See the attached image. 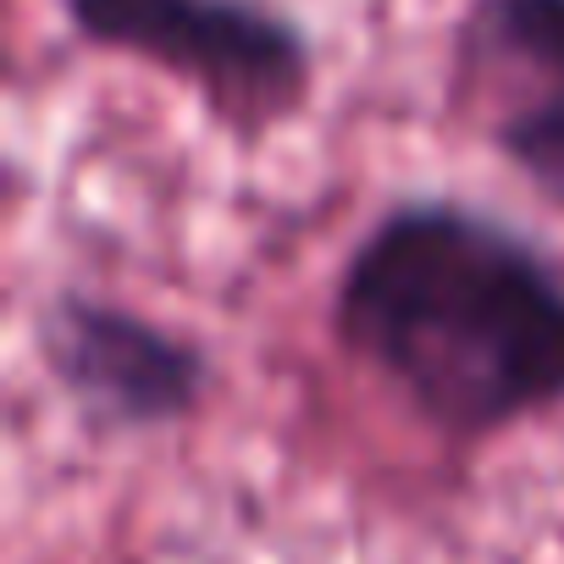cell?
<instances>
[{"instance_id": "3", "label": "cell", "mask_w": 564, "mask_h": 564, "mask_svg": "<svg viewBox=\"0 0 564 564\" xmlns=\"http://www.w3.org/2000/svg\"><path fill=\"white\" fill-rule=\"evenodd\" d=\"M34 355L62 404L100 437L183 426L216 393V355L199 333L78 282L40 300Z\"/></svg>"}, {"instance_id": "4", "label": "cell", "mask_w": 564, "mask_h": 564, "mask_svg": "<svg viewBox=\"0 0 564 564\" xmlns=\"http://www.w3.org/2000/svg\"><path fill=\"white\" fill-rule=\"evenodd\" d=\"M564 73V0H465L448 45L459 95H514Z\"/></svg>"}, {"instance_id": "2", "label": "cell", "mask_w": 564, "mask_h": 564, "mask_svg": "<svg viewBox=\"0 0 564 564\" xmlns=\"http://www.w3.org/2000/svg\"><path fill=\"white\" fill-rule=\"evenodd\" d=\"M78 45L155 67L238 139H260L316 95V40L276 0H62Z\"/></svg>"}, {"instance_id": "5", "label": "cell", "mask_w": 564, "mask_h": 564, "mask_svg": "<svg viewBox=\"0 0 564 564\" xmlns=\"http://www.w3.org/2000/svg\"><path fill=\"white\" fill-rule=\"evenodd\" d=\"M487 144L547 210L564 216V73L503 95L487 117Z\"/></svg>"}, {"instance_id": "1", "label": "cell", "mask_w": 564, "mask_h": 564, "mask_svg": "<svg viewBox=\"0 0 564 564\" xmlns=\"http://www.w3.org/2000/svg\"><path fill=\"white\" fill-rule=\"evenodd\" d=\"M333 338L443 443L564 410V254L465 194H399L333 276Z\"/></svg>"}]
</instances>
